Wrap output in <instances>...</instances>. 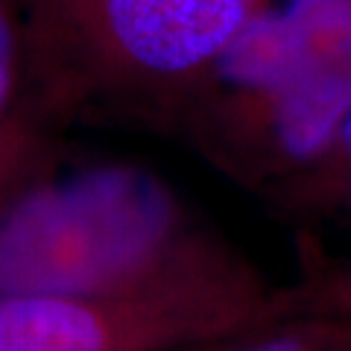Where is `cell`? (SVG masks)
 <instances>
[{"label":"cell","mask_w":351,"mask_h":351,"mask_svg":"<svg viewBox=\"0 0 351 351\" xmlns=\"http://www.w3.org/2000/svg\"><path fill=\"white\" fill-rule=\"evenodd\" d=\"M223 267L188 243L170 184L132 161L38 158L0 202V295L132 299Z\"/></svg>","instance_id":"cell-1"},{"label":"cell","mask_w":351,"mask_h":351,"mask_svg":"<svg viewBox=\"0 0 351 351\" xmlns=\"http://www.w3.org/2000/svg\"><path fill=\"white\" fill-rule=\"evenodd\" d=\"M41 100L156 97L208 80L261 0H29Z\"/></svg>","instance_id":"cell-2"},{"label":"cell","mask_w":351,"mask_h":351,"mask_svg":"<svg viewBox=\"0 0 351 351\" xmlns=\"http://www.w3.org/2000/svg\"><path fill=\"white\" fill-rule=\"evenodd\" d=\"M208 80L246 103L284 161H322L351 112V0L261 6Z\"/></svg>","instance_id":"cell-3"},{"label":"cell","mask_w":351,"mask_h":351,"mask_svg":"<svg viewBox=\"0 0 351 351\" xmlns=\"http://www.w3.org/2000/svg\"><path fill=\"white\" fill-rule=\"evenodd\" d=\"M252 322L255 287L223 267L132 299L0 295V351H184Z\"/></svg>","instance_id":"cell-4"},{"label":"cell","mask_w":351,"mask_h":351,"mask_svg":"<svg viewBox=\"0 0 351 351\" xmlns=\"http://www.w3.org/2000/svg\"><path fill=\"white\" fill-rule=\"evenodd\" d=\"M36 88L29 15L21 0H0V149L38 141L32 126Z\"/></svg>","instance_id":"cell-5"},{"label":"cell","mask_w":351,"mask_h":351,"mask_svg":"<svg viewBox=\"0 0 351 351\" xmlns=\"http://www.w3.org/2000/svg\"><path fill=\"white\" fill-rule=\"evenodd\" d=\"M202 351H351V328L313 319L276 322L272 328L252 322L208 343Z\"/></svg>","instance_id":"cell-6"},{"label":"cell","mask_w":351,"mask_h":351,"mask_svg":"<svg viewBox=\"0 0 351 351\" xmlns=\"http://www.w3.org/2000/svg\"><path fill=\"white\" fill-rule=\"evenodd\" d=\"M36 161H38V141H27V144H15V147L0 149V202H3V196L12 191V184Z\"/></svg>","instance_id":"cell-7"},{"label":"cell","mask_w":351,"mask_h":351,"mask_svg":"<svg viewBox=\"0 0 351 351\" xmlns=\"http://www.w3.org/2000/svg\"><path fill=\"white\" fill-rule=\"evenodd\" d=\"M331 156H337V161H339V170H343V188H346V196L351 202V112L343 120V126H339V135H337V144H334Z\"/></svg>","instance_id":"cell-8"},{"label":"cell","mask_w":351,"mask_h":351,"mask_svg":"<svg viewBox=\"0 0 351 351\" xmlns=\"http://www.w3.org/2000/svg\"><path fill=\"white\" fill-rule=\"evenodd\" d=\"M205 346H196V348H184V351H202Z\"/></svg>","instance_id":"cell-9"}]
</instances>
